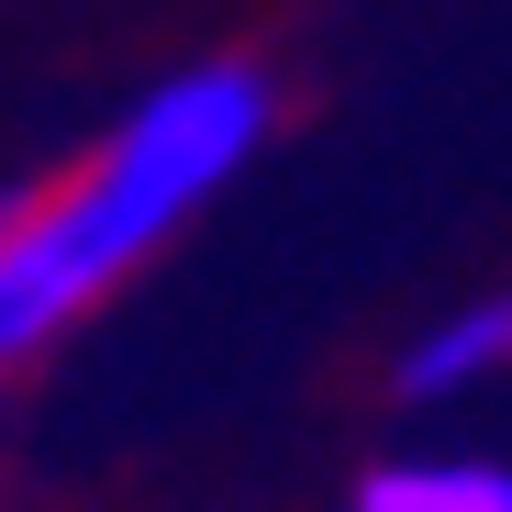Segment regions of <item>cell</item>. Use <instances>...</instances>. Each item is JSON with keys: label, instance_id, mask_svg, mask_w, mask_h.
I'll return each mask as SVG.
<instances>
[{"label": "cell", "instance_id": "4", "mask_svg": "<svg viewBox=\"0 0 512 512\" xmlns=\"http://www.w3.org/2000/svg\"><path fill=\"white\" fill-rule=\"evenodd\" d=\"M34 212V190H0V245H12V223Z\"/></svg>", "mask_w": 512, "mask_h": 512}, {"label": "cell", "instance_id": "3", "mask_svg": "<svg viewBox=\"0 0 512 512\" xmlns=\"http://www.w3.org/2000/svg\"><path fill=\"white\" fill-rule=\"evenodd\" d=\"M490 368H512V301L446 312V323L401 357V390H412V401H446V390H468V379H490Z\"/></svg>", "mask_w": 512, "mask_h": 512}, {"label": "cell", "instance_id": "1", "mask_svg": "<svg viewBox=\"0 0 512 512\" xmlns=\"http://www.w3.org/2000/svg\"><path fill=\"white\" fill-rule=\"evenodd\" d=\"M256 134H268V78H256V67H190V78H167L67 201H34L12 223V245H0V357L45 346L112 268H134L201 190L234 179V167L256 156Z\"/></svg>", "mask_w": 512, "mask_h": 512}, {"label": "cell", "instance_id": "2", "mask_svg": "<svg viewBox=\"0 0 512 512\" xmlns=\"http://www.w3.org/2000/svg\"><path fill=\"white\" fill-rule=\"evenodd\" d=\"M357 512H512V468L490 457H401L357 479Z\"/></svg>", "mask_w": 512, "mask_h": 512}]
</instances>
